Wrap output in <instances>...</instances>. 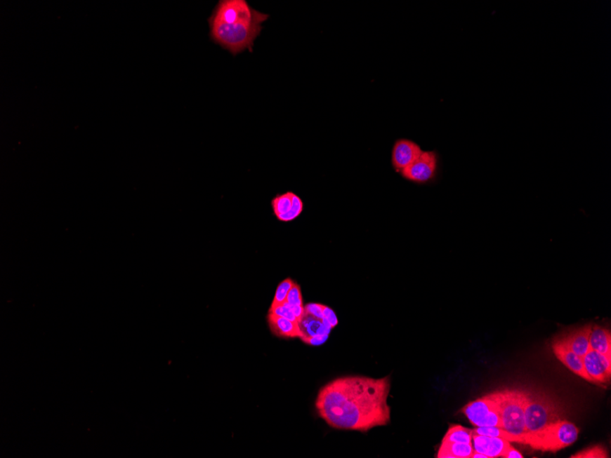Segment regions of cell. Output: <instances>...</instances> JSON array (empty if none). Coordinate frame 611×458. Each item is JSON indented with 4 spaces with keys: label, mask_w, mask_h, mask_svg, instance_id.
Listing matches in <instances>:
<instances>
[{
    "label": "cell",
    "mask_w": 611,
    "mask_h": 458,
    "mask_svg": "<svg viewBox=\"0 0 611 458\" xmlns=\"http://www.w3.org/2000/svg\"><path fill=\"white\" fill-rule=\"evenodd\" d=\"M391 388L390 377H341L320 389L316 399L320 417L339 430L367 432L386 426L391 420L387 399Z\"/></svg>",
    "instance_id": "obj_1"
},
{
    "label": "cell",
    "mask_w": 611,
    "mask_h": 458,
    "mask_svg": "<svg viewBox=\"0 0 611 458\" xmlns=\"http://www.w3.org/2000/svg\"><path fill=\"white\" fill-rule=\"evenodd\" d=\"M462 412L474 426L501 427L500 408L491 394L468 403L462 409Z\"/></svg>",
    "instance_id": "obj_6"
},
{
    "label": "cell",
    "mask_w": 611,
    "mask_h": 458,
    "mask_svg": "<svg viewBox=\"0 0 611 458\" xmlns=\"http://www.w3.org/2000/svg\"><path fill=\"white\" fill-rule=\"evenodd\" d=\"M523 454L517 451L515 448L511 447L509 450L505 453L504 458H523Z\"/></svg>",
    "instance_id": "obj_26"
},
{
    "label": "cell",
    "mask_w": 611,
    "mask_h": 458,
    "mask_svg": "<svg viewBox=\"0 0 611 458\" xmlns=\"http://www.w3.org/2000/svg\"><path fill=\"white\" fill-rule=\"evenodd\" d=\"M294 284L295 282L293 281L291 278H287L285 280H283V281L277 285L276 293H275L273 302H272L271 307L281 305V304L285 303L287 294H289L290 289H291L293 285Z\"/></svg>",
    "instance_id": "obj_20"
},
{
    "label": "cell",
    "mask_w": 611,
    "mask_h": 458,
    "mask_svg": "<svg viewBox=\"0 0 611 458\" xmlns=\"http://www.w3.org/2000/svg\"><path fill=\"white\" fill-rule=\"evenodd\" d=\"M586 372L594 384H606L611 375V357L589 349L583 357Z\"/></svg>",
    "instance_id": "obj_9"
},
{
    "label": "cell",
    "mask_w": 611,
    "mask_h": 458,
    "mask_svg": "<svg viewBox=\"0 0 611 458\" xmlns=\"http://www.w3.org/2000/svg\"><path fill=\"white\" fill-rule=\"evenodd\" d=\"M323 315H324V319L331 324L332 328H335L338 325V318L337 316H336L334 310L331 309V307H324V310H323Z\"/></svg>",
    "instance_id": "obj_25"
},
{
    "label": "cell",
    "mask_w": 611,
    "mask_h": 458,
    "mask_svg": "<svg viewBox=\"0 0 611 458\" xmlns=\"http://www.w3.org/2000/svg\"><path fill=\"white\" fill-rule=\"evenodd\" d=\"M269 328L274 335L282 339H301L302 332L298 322L268 313Z\"/></svg>",
    "instance_id": "obj_14"
},
{
    "label": "cell",
    "mask_w": 611,
    "mask_h": 458,
    "mask_svg": "<svg viewBox=\"0 0 611 458\" xmlns=\"http://www.w3.org/2000/svg\"><path fill=\"white\" fill-rule=\"evenodd\" d=\"M269 18L268 14L251 7L247 0H219L208 18L209 36L213 43L232 55L247 50L252 53L263 23Z\"/></svg>",
    "instance_id": "obj_2"
},
{
    "label": "cell",
    "mask_w": 611,
    "mask_h": 458,
    "mask_svg": "<svg viewBox=\"0 0 611 458\" xmlns=\"http://www.w3.org/2000/svg\"><path fill=\"white\" fill-rule=\"evenodd\" d=\"M572 458H607L609 457V454L607 453L606 448L602 447V445H594V447H591L589 448L584 449V450L579 452L574 456L571 457Z\"/></svg>",
    "instance_id": "obj_22"
},
{
    "label": "cell",
    "mask_w": 611,
    "mask_h": 458,
    "mask_svg": "<svg viewBox=\"0 0 611 458\" xmlns=\"http://www.w3.org/2000/svg\"><path fill=\"white\" fill-rule=\"evenodd\" d=\"M423 150L419 144L407 138L395 141L392 150V166L396 173H400L421 155Z\"/></svg>",
    "instance_id": "obj_8"
},
{
    "label": "cell",
    "mask_w": 611,
    "mask_h": 458,
    "mask_svg": "<svg viewBox=\"0 0 611 458\" xmlns=\"http://www.w3.org/2000/svg\"><path fill=\"white\" fill-rule=\"evenodd\" d=\"M491 396L500 408L501 428L513 436L523 438L525 443L528 433L525 420V391L504 390L492 393Z\"/></svg>",
    "instance_id": "obj_3"
},
{
    "label": "cell",
    "mask_w": 611,
    "mask_h": 458,
    "mask_svg": "<svg viewBox=\"0 0 611 458\" xmlns=\"http://www.w3.org/2000/svg\"><path fill=\"white\" fill-rule=\"evenodd\" d=\"M324 307L325 306L322 305V304L310 303L308 304L307 306L304 307V309L305 312L308 313V314L316 316V318H324V315H323V310H324Z\"/></svg>",
    "instance_id": "obj_24"
},
{
    "label": "cell",
    "mask_w": 611,
    "mask_h": 458,
    "mask_svg": "<svg viewBox=\"0 0 611 458\" xmlns=\"http://www.w3.org/2000/svg\"><path fill=\"white\" fill-rule=\"evenodd\" d=\"M285 303L289 304L290 306H303V298H302L301 286L296 284V282L291 289H290L289 294H287Z\"/></svg>",
    "instance_id": "obj_23"
},
{
    "label": "cell",
    "mask_w": 611,
    "mask_h": 458,
    "mask_svg": "<svg viewBox=\"0 0 611 458\" xmlns=\"http://www.w3.org/2000/svg\"><path fill=\"white\" fill-rule=\"evenodd\" d=\"M474 449L471 443L442 441L438 458H471Z\"/></svg>",
    "instance_id": "obj_16"
},
{
    "label": "cell",
    "mask_w": 611,
    "mask_h": 458,
    "mask_svg": "<svg viewBox=\"0 0 611 458\" xmlns=\"http://www.w3.org/2000/svg\"><path fill=\"white\" fill-rule=\"evenodd\" d=\"M589 345L593 351L611 357V334L606 328L592 325L589 334Z\"/></svg>",
    "instance_id": "obj_15"
},
{
    "label": "cell",
    "mask_w": 611,
    "mask_h": 458,
    "mask_svg": "<svg viewBox=\"0 0 611 458\" xmlns=\"http://www.w3.org/2000/svg\"><path fill=\"white\" fill-rule=\"evenodd\" d=\"M298 325L299 328H301L302 335H303L301 337V340L307 343V344L311 339H315V337H329L332 330L331 324L326 319L316 318V316L308 314L306 312L303 316H302L301 321L298 322Z\"/></svg>",
    "instance_id": "obj_11"
},
{
    "label": "cell",
    "mask_w": 611,
    "mask_h": 458,
    "mask_svg": "<svg viewBox=\"0 0 611 458\" xmlns=\"http://www.w3.org/2000/svg\"><path fill=\"white\" fill-rule=\"evenodd\" d=\"M296 194L292 191H287L286 194L277 195L271 201L272 209L276 217L282 215V214L290 212L292 209L293 203Z\"/></svg>",
    "instance_id": "obj_18"
},
{
    "label": "cell",
    "mask_w": 611,
    "mask_h": 458,
    "mask_svg": "<svg viewBox=\"0 0 611 458\" xmlns=\"http://www.w3.org/2000/svg\"><path fill=\"white\" fill-rule=\"evenodd\" d=\"M440 158L435 151H423L419 158L400 174L408 182L420 184L431 182L438 176Z\"/></svg>",
    "instance_id": "obj_7"
},
{
    "label": "cell",
    "mask_w": 611,
    "mask_h": 458,
    "mask_svg": "<svg viewBox=\"0 0 611 458\" xmlns=\"http://www.w3.org/2000/svg\"><path fill=\"white\" fill-rule=\"evenodd\" d=\"M443 441L452 443H471L473 441V431L461 426H450Z\"/></svg>",
    "instance_id": "obj_19"
},
{
    "label": "cell",
    "mask_w": 611,
    "mask_h": 458,
    "mask_svg": "<svg viewBox=\"0 0 611 458\" xmlns=\"http://www.w3.org/2000/svg\"><path fill=\"white\" fill-rule=\"evenodd\" d=\"M553 352H555L556 358L561 361L565 367L576 373L577 375L585 379L586 381L593 382L591 377L586 372L585 367H584L583 358L579 355L574 353L573 351L567 349V346L562 345L558 340L553 345Z\"/></svg>",
    "instance_id": "obj_12"
},
{
    "label": "cell",
    "mask_w": 611,
    "mask_h": 458,
    "mask_svg": "<svg viewBox=\"0 0 611 458\" xmlns=\"http://www.w3.org/2000/svg\"><path fill=\"white\" fill-rule=\"evenodd\" d=\"M471 431H473V435L492 436V438H503L511 443L515 442L523 444V438L513 436L512 433H508L507 431H505L504 428L501 427L482 426L476 427L475 429H471Z\"/></svg>",
    "instance_id": "obj_17"
},
{
    "label": "cell",
    "mask_w": 611,
    "mask_h": 458,
    "mask_svg": "<svg viewBox=\"0 0 611 458\" xmlns=\"http://www.w3.org/2000/svg\"><path fill=\"white\" fill-rule=\"evenodd\" d=\"M525 420L527 433H534L562 420L561 411L550 398L525 393Z\"/></svg>",
    "instance_id": "obj_5"
},
{
    "label": "cell",
    "mask_w": 611,
    "mask_h": 458,
    "mask_svg": "<svg viewBox=\"0 0 611 458\" xmlns=\"http://www.w3.org/2000/svg\"><path fill=\"white\" fill-rule=\"evenodd\" d=\"M303 201L301 200V197H298V196L296 194L294 198V203H293L292 209L290 210V212L282 214V215L278 216L277 217V218L278 221L280 222H291L293 221V220L298 218V217L301 215V213L303 212Z\"/></svg>",
    "instance_id": "obj_21"
},
{
    "label": "cell",
    "mask_w": 611,
    "mask_h": 458,
    "mask_svg": "<svg viewBox=\"0 0 611 458\" xmlns=\"http://www.w3.org/2000/svg\"><path fill=\"white\" fill-rule=\"evenodd\" d=\"M475 452L486 454L489 458L504 457L512 447L507 440L492 436L473 435L471 441Z\"/></svg>",
    "instance_id": "obj_10"
},
{
    "label": "cell",
    "mask_w": 611,
    "mask_h": 458,
    "mask_svg": "<svg viewBox=\"0 0 611 458\" xmlns=\"http://www.w3.org/2000/svg\"><path fill=\"white\" fill-rule=\"evenodd\" d=\"M579 430L574 424L560 420L539 432L527 433L523 444L544 452H556L570 447L579 438Z\"/></svg>",
    "instance_id": "obj_4"
},
{
    "label": "cell",
    "mask_w": 611,
    "mask_h": 458,
    "mask_svg": "<svg viewBox=\"0 0 611 458\" xmlns=\"http://www.w3.org/2000/svg\"><path fill=\"white\" fill-rule=\"evenodd\" d=\"M592 325H586L577 330L573 331L567 336L563 337L561 339L558 340L562 345L567 346L574 353L579 355V357L585 356L589 349V334H591Z\"/></svg>",
    "instance_id": "obj_13"
}]
</instances>
